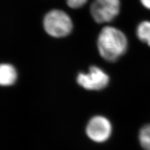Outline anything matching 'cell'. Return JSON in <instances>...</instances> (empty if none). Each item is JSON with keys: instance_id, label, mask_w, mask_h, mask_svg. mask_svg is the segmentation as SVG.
Instances as JSON below:
<instances>
[{"instance_id": "obj_2", "label": "cell", "mask_w": 150, "mask_h": 150, "mask_svg": "<svg viewBox=\"0 0 150 150\" xmlns=\"http://www.w3.org/2000/svg\"><path fill=\"white\" fill-rule=\"evenodd\" d=\"M43 25L47 33L57 38L68 36L73 28L71 17L59 9H51L47 13L43 18Z\"/></svg>"}, {"instance_id": "obj_5", "label": "cell", "mask_w": 150, "mask_h": 150, "mask_svg": "<svg viewBox=\"0 0 150 150\" xmlns=\"http://www.w3.org/2000/svg\"><path fill=\"white\" fill-rule=\"evenodd\" d=\"M86 132L88 137L96 143L108 139L112 132V126L108 119L103 116H95L89 121Z\"/></svg>"}, {"instance_id": "obj_7", "label": "cell", "mask_w": 150, "mask_h": 150, "mask_svg": "<svg viewBox=\"0 0 150 150\" xmlns=\"http://www.w3.org/2000/svg\"><path fill=\"white\" fill-rule=\"evenodd\" d=\"M138 38L150 47V21H143L138 25L136 30Z\"/></svg>"}, {"instance_id": "obj_1", "label": "cell", "mask_w": 150, "mask_h": 150, "mask_svg": "<svg viewBox=\"0 0 150 150\" xmlns=\"http://www.w3.org/2000/svg\"><path fill=\"white\" fill-rule=\"evenodd\" d=\"M97 46L103 59L109 62H115L126 52L128 42L123 31L115 27L106 26L98 35Z\"/></svg>"}, {"instance_id": "obj_10", "label": "cell", "mask_w": 150, "mask_h": 150, "mask_svg": "<svg viewBox=\"0 0 150 150\" xmlns=\"http://www.w3.org/2000/svg\"><path fill=\"white\" fill-rule=\"evenodd\" d=\"M141 4L149 10H150V0H139Z\"/></svg>"}, {"instance_id": "obj_3", "label": "cell", "mask_w": 150, "mask_h": 150, "mask_svg": "<svg viewBox=\"0 0 150 150\" xmlns=\"http://www.w3.org/2000/svg\"><path fill=\"white\" fill-rule=\"evenodd\" d=\"M120 0H94L90 6V13L97 23H110L119 15Z\"/></svg>"}, {"instance_id": "obj_6", "label": "cell", "mask_w": 150, "mask_h": 150, "mask_svg": "<svg viewBox=\"0 0 150 150\" xmlns=\"http://www.w3.org/2000/svg\"><path fill=\"white\" fill-rule=\"evenodd\" d=\"M18 77L17 71L13 65L0 64V86H8L15 83Z\"/></svg>"}, {"instance_id": "obj_8", "label": "cell", "mask_w": 150, "mask_h": 150, "mask_svg": "<svg viewBox=\"0 0 150 150\" xmlns=\"http://www.w3.org/2000/svg\"><path fill=\"white\" fill-rule=\"evenodd\" d=\"M138 137L142 147L144 150H150V124L142 126L139 130Z\"/></svg>"}, {"instance_id": "obj_9", "label": "cell", "mask_w": 150, "mask_h": 150, "mask_svg": "<svg viewBox=\"0 0 150 150\" xmlns=\"http://www.w3.org/2000/svg\"><path fill=\"white\" fill-rule=\"evenodd\" d=\"M88 0H66L68 7L72 9H79L85 5Z\"/></svg>"}, {"instance_id": "obj_4", "label": "cell", "mask_w": 150, "mask_h": 150, "mask_svg": "<svg viewBox=\"0 0 150 150\" xmlns=\"http://www.w3.org/2000/svg\"><path fill=\"white\" fill-rule=\"evenodd\" d=\"M77 83L87 90L99 91L105 88L110 83V77L102 69L92 66L87 73H79Z\"/></svg>"}]
</instances>
